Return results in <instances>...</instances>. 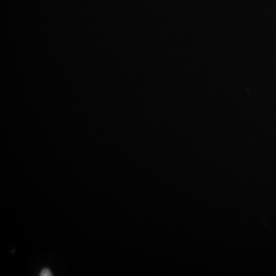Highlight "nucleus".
I'll return each instance as SVG.
<instances>
[{
    "label": "nucleus",
    "mask_w": 276,
    "mask_h": 276,
    "mask_svg": "<svg viewBox=\"0 0 276 276\" xmlns=\"http://www.w3.org/2000/svg\"><path fill=\"white\" fill-rule=\"evenodd\" d=\"M41 276H51L52 275V272L49 269H43L40 272Z\"/></svg>",
    "instance_id": "nucleus-1"
}]
</instances>
